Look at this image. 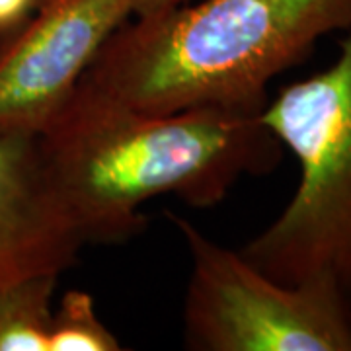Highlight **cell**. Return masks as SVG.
Returning a JSON list of instances; mask_svg holds the SVG:
<instances>
[{
  "instance_id": "6da1fadb",
  "label": "cell",
  "mask_w": 351,
  "mask_h": 351,
  "mask_svg": "<svg viewBox=\"0 0 351 351\" xmlns=\"http://www.w3.org/2000/svg\"><path fill=\"white\" fill-rule=\"evenodd\" d=\"M262 112L228 106L138 112L80 80L38 138L84 242L119 244L145 230L138 207L152 197L174 195L209 209L240 178L274 172L283 147Z\"/></svg>"
},
{
  "instance_id": "7a4b0ae2",
  "label": "cell",
  "mask_w": 351,
  "mask_h": 351,
  "mask_svg": "<svg viewBox=\"0 0 351 351\" xmlns=\"http://www.w3.org/2000/svg\"><path fill=\"white\" fill-rule=\"evenodd\" d=\"M351 27V0H201L121 24L80 80L138 112L263 110L267 82Z\"/></svg>"
},
{
  "instance_id": "3957f363",
  "label": "cell",
  "mask_w": 351,
  "mask_h": 351,
  "mask_svg": "<svg viewBox=\"0 0 351 351\" xmlns=\"http://www.w3.org/2000/svg\"><path fill=\"white\" fill-rule=\"evenodd\" d=\"M262 119L299 162L285 209L240 254L267 277L324 279L351 302V27L328 69L267 100Z\"/></svg>"
},
{
  "instance_id": "277c9868",
  "label": "cell",
  "mask_w": 351,
  "mask_h": 351,
  "mask_svg": "<svg viewBox=\"0 0 351 351\" xmlns=\"http://www.w3.org/2000/svg\"><path fill=\"white\" fill-rule=\"evenodd\" d=\"M189 254L184 343L193 351H351V302L324 279L287 285L166 213Z\"/></svg>"
},
{
  "instance_id": "5b68a950",
  "label": "cell",
  "mask_w": 351,
  "mask_h": 351,
  "mask_svg": "<svg viewBox=\"0 0 351 351\" xmlns=\"http://www.w3.org/2000/svg\"><path fill=\"white\" fill-rule=\"evenodd\" d=\"M129 16L133 0H38L0 36V133H39Z\"/></svg>"
},
{
  "instance_id": "8992f818",
  "label": "cell",
  "mask_w": 351,
  "mask_h": 351,
  "mask_svg": "<svg viewBox=\"0 0 351 351\" xmlns=\"http://www.w3.org/2000/svg\"><path fill=\"white\" fill-rule=\"evenodd\" d=\"M86 246L45 166L38 133H0V293L63 274Z\"/></svg>"
},
{
  "instance_id": "52a82bcc",
  "label": "cell",
  "mask_w": 351,
  "mask_h": 351,
  "mask_svg": "<svg viewBox=\"0 0 351 351\" xmlns=\"http://www.w3.org/2000/svg\"><path fill=\"white\" fill-rule=\"evenodd\" d=\"M59 274H36L0 293V351H47Z\"/></svg>"
},
{
  "instance_id": "ba28073f",
  "label": "cell",
  "mask_w": 351,
  "mask_h": 351,
  "mask_svg": "<svg viewBox=\"0 0 351 351\" xmlns=\"http://www.w3.org/2000/svg\"><path fill=\"white\" fill-rule=\"evenodd\" d=\"M121 343L96 314L86 291H66L53 311L47 351H119Z\"/></svg>"
},
{
  "instance_id": "9c48e42d",
  "label": "cell",
  "mask_w": 351,
  "mask_h": 351,
  "mask_svg": "<svg viewBox=\"0 0 351 351\" xmlns=\"http://www.w3.org/2000/svg\"><path fill=\"white\" fill-rule=\"evenodd\" d=\"M38 0H0V36L14 32L25 22Z\"/></svg>"
},
{
  "instance_id": "30bf717a",
  "label": "cell",
  "mask_w": 351,
  "mask_h": 351,
  "mask_svg": "<svg viewBox=\"0 0 351 351\" xmlns=\"http://www.w3.org/2000/svg\"><path fill=\"white\" fill-rule=\"evenodd\" d=\"M189 0H133V16H151L186 4Z\"/></svg>"
}]
</instances>
